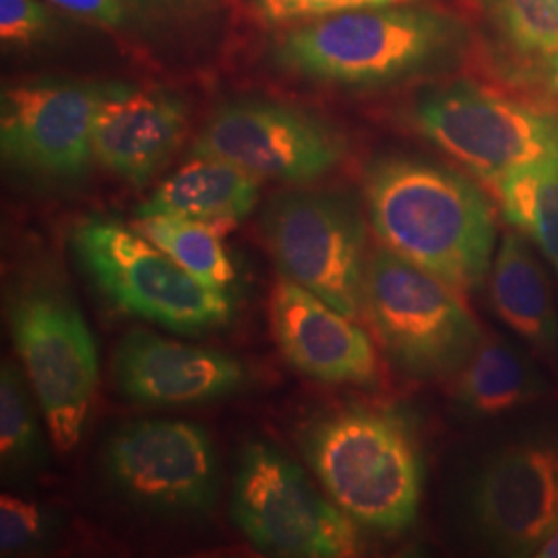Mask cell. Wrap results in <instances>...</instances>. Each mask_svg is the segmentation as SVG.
Returning <instances> with one entry per match:
<instances>
[{
    "mask_svg": "<svg viewBox=\"0 0 558 558\" xmlns=\"http://www.w3.org/2000/svg\"><path fill=\"white\" fill-rule=\"evenodd\" d=\"M538 557L542 558H558V530L557 534L550 538V542L539 550Z\"/></svg>",
    "mask_w": 558,
    "mask_h": 558,
    "instance_id": "83f0119b",
    "label": "cell"
},
{
    "mask_svg": "<svg viewBox=\"0 0 558 558\" xmlns=\"http://www.w3.org/2000/svg\"><path fill=\"white\" fill-rule=\"evenodd\" d=\"M463 40L451 15L418 7H379L299 23L279 36V66L308 80L373 87L447 59Z\"/></svg>",
    "mask_w": 558,
    "mask_h": 558,
    "instance_id": "277c9868",
    "label": "cell"
},
{
    "mask_svg": "<svg viewBox=\"0 0 558 558\" xmlns=\"http://www.w3.org/2000/svg\"><path fill=\"white\" fill-rule=\"evenodd\" d=\"M499 41L502 75L542 108L558 104V0H478Z\"/></svg>",
    "mask_w": 558,
    "mask_h": 558,
    "instance_id": "e0dca14e",
    "label": "cell"
},
{
    "mask_svg": "<svg viewBox=\"0 0 558 558\" xmlns=\"http://www.w3.org/2000/svg\"><path fill=\"white\" fill-rule=\"evenodd\" d=\"M189 112L177 94L110 81L94 119V158L124 182L143 186L174 156Z\"/></svg>",
    "mask_w": 558,
    "mask_h": 558,
    "instance_id": "2e32d148",
    "label": "cell"
},
{
    "mask_svg": "<svg viewBox=\"0 0 558 558\" xmlns=\"http://www.w3.org/2000/svg\"><path fill=\"white\" fill-rule=\"evenodd\" d=\"M112 379L120 396L137 405L180 408L239 393L248 373L220 350L131 329L114 350Z\"/></svg>",
    "mask_w": 558,
    "mask_h": 558,
    "instance_id": "5bb4252c",
    "label": "cell"
},
{
    "mask_svg": "<svg viewBox=\"0 0 558 558\" xmlns=\"http://www.w3.org/2000/svg\"><path fill=\"white\" fill-rule=\"evenodd\" d=\"M191 156L228 161L259 180L308 184L348 156L336 124L271 100L226 101L207 119Z\"/></svg>",
    "mask_w": 558,
    "mask_h": 558,
    "instance_id": "30bf717a",
    "label": "cell"
},
{
    "mask_svg": "<svg viewBox=\"0 0 558 558\" xmlns=\"http://www.w3.org/2000/svg\"><path fill=\"white\" fill-rule=\"evenodd\" d=\"M470 515L493 548L538 557L558 530V440H521L486 459L472 482Z\"/></svg>",
    "mask_w": 558,
    "mask_h": 558,
    "instance_id": "4fadbf2b",
    "label": "cell"
},
{
    "mask_svg": "<svg viewBox=\"0 0 558 558\" xmlns=\"http://www.w3.org/2000/svg\"><path fill=\"white\" fill-rule=\"evenodd\" d=\"M54 518L40 505L2 495L0 499V550L2 557L40 548L52 536Z\"/></svg>",
    "mask_w": 558,
    "mask_h": 558,
    "instance_id": "d4e9b609",
    "label": "cell"
},
{
    "mask_svg": "<svg viewBox=\"0 0 558 558\" xmlns=\"http://www.w3.org/2000/svg\"><path fill=\"white\" fill-rule=\"evenodd\" d=\"M83 274L122 315L182 336L218 331L234 319L230 290L205 286L133 226L92 216L69 234Z\"/></svg>",
    "mask_w": 558,
    "mask_h": 558,
    "instance_id": "5b68a950",
    "label": "cell"
},
{
    "mask_svg": "<svg viewBox=\"0 0 558 558\" xmlns=\"http://www.w3.org/2000/svg\"><path fill=\"white\" fill-rule=\"evenodd\" d=\"M133 228L205 286L216 290L232 288L236 269L221 242L223 234L216 228L168 216L135 218Z\"/></svg>",
    "mask_w": 558,
    "mask_h": 558,
    "instance_id": "7402d4cb",
    "label": "cell"
},
{
    "mask_svg": "<svg viewBox=\"0 0 558 558\" xmlns=\"http://www.w3.org/2000/svg\"><path fill=\"white\" fill-rule=\"evenodd\" d=\"M106 83L27 81L2 89L0 154L27 177L77 180L94 158V119Z\"/></svg>",
    "mask_w": 558,
    "mask_h": 558,
    "instance_id": "7c38bea8",
    "label": "cell"
},
{
    "mask_svg": "<svg viewBox=\"0 0 558 558\" xmlns=\"http://www.w3.org/2000/svg\"><path fill=\"white\" fill-rule=\"evenodd\" d=\"M500 211L558 274V160L539 161L490 184Z\"/></svg>",
    "mask_w": 558,
    "mask_h": 558,
    "instance_id": "44dd1931",
    "label": "cell"
},
{
    "mask_svg": "<svg viewBox=\"0 0 558 558\" xmlns=\"http://www.w3.org/2000/svg\"><path fill=\"white\" fill-rule=\"evenodd\" d=\"M260 197V180L228 161L191 156L174 174L143 201L137 218L168 216L199 221L228 234L253 214Z\"/></svg>",
    "mask_w": 558,
    "mask_h": 558,
    "instance_id": "ac0fdd59",
    "label": "cell"
},
{
    "mask_svg": "<svg viewBox=\"0 0 558 558\" xmlns=\"http://www.w3.org/2000/svg\"><path fill=\"white\" fill-rule=\"evenodd\" d=\"M488 286L495 313L521 341L544 354L558 350V313L550 279L532 242L521 232L500 236Z\"/></svg>",
    "mask_w": 558,
    "mask_h": 558,
    "instance_id": "d6986e66",
    "label": "cell"
},
{
    "mask_svg": "<svg viewBox=\"0 0 558 558\" xmlns=\"http://www.w3.org/2000/svg\"><path fill=\"white\" fill-rule=\"evenodd\" d=\"M300 447L327 497L359 525L401 532L418 518L424 463L403 416L366 405L339 408L311 420Z\"/></svg>",
    "mask_w": 558,
    "mask_h": 558,
    "instance_id": "7a4b0ae2",
    "label": "cell"
},
{
    "mask_svg": "<svg viewBox=\"0 0 558 558\" xmlns=\"http://www.w3.org/2000/svg\"><path fill=\"white\" fill-rule=\"evenodd\" d=\"M412 120L424 140L486 184L558 160V110L507 98L474 81L428 89Z\"/></svg>",
    "mask_w": 558,
    "mask_h": 558,
    "instance_id": "ba28073f",
    "label": "cell"
},
{
    "mask_svg": "<svg viewBox=\"0 0 558 558\" xmlns=\"http://www.w3.org/2000/svg\"><path fill=\"white\" fill-rule=\"evenodd\" d=\"M405 2L412 0H255L260 17L271 25H299L348 11L396 7Z\"/></svg>",
    "mask_w": 558,
    "mask_h": 558,
    "instance_id": "484cf974",
    "label": "cell"
},
{
    "mask_svg": "<svg viewBox=\"0 0 558 558\" xmlns=\"http://www.w3.org/2000/svg\"><path fill=\"white\" fill-rule=\"evenodd\" d=\"M48 23V11L38 0H0V38L7 44L38 40Z\"/></svg>",
    "mask_w": 558,
    "mask_h": 558,
    "instance_id": "4316f807",
    "label": "cell"
},
{
    "mask_svg": "<svg viewBox=\"0 0 558 558\" xmlns=\"http://www.w3.org/2000/svg\"><path fill=\"white\" fill-rule=\"evenodd\" d=\"M60 9L108 29H131L170 17L199 0H52Z\"/></svg>",
    "mask_w": 558,
    "mask_h": 558,
    "instance_id": "cb8c5ba5",
    "label": "cell"
},
{
    "mask_svg": "<svg viewBox=\"0 0 558 558\" xmlns=\"http://www.w3.org/2000/svg\"><path fill=\"white\" fill-rule=\"evenodd\" d=\"M32 385L17 366L2 360L0 368V459L9 474H29L46 463L40 418Z\"/></svg>",
    "mask_w": 558,
    "mask_h": 558,
    "instance_id": "603a6c76",
    "label": "cell"
},
{
    "mask_svg": "<svg viewBox=\"0 0 558 558\" xmlns=\"http://www.w3.org/2000/svg\"><path fill=\"white\" fill-rule=\"evenodd\" d=\"M546 389L538 364L518 341L482 336L478 348L456 373L453 401L470 418H497L538 401Z\"/></svg>",
    "mask_w": 558,
    "mask_h": 558,
    "instance_id": "ffe728a7",
    "label": "cell"
},
{
    "mask_svg": "<svg viewBox=\"0 0 558 558\" xmlns=\"http://www.w3.org/2000/svg\"><path fill=\"white\" fill-rule=\"evenodd\" d=\"M459 294L453 286L379 246L366 263L362 317L401 373L414 379L456 377L482 339Z\"/></svg>",
    "mask_w": 558,
    "mask_h": 558,
    "instance_id": "8992f818",
    "label": "cell"
},
{
    "mask_svg": "<svg viewBox=\"0 0 558 558\" xmlns=\"http://www.w3.org/2000/svg\"><path fill=\"white\" fill-rule=\"evenodd\" d=\"M104 470L124 499L158 513H205L218 497L216 447L184 420L122 426L106 445Z\"/></svg>",
    "mask_w": 558,
    "mask_h": 558,
    "instance_id": "8fae6325",
    "label": "cell"
},
{
    "mask_svg": "<svg viewBox=\"0 0 558 558\" xmlns=\"http://www.w3.org/2000/svg\"><path fill=\"white\" fill-rule=\"evenodd\" d=\"M364 203L380 246L459 292L488 278L497 220L472 180L435 161L383 156L364 172Z\"/></svg>",
    "mask_w": 558,
    "mask_h": 558,
    "instance_id": "6da1fadb",
    "label": "cell"
},
{
    "mask_svg": "<svg viewBox=\"0 0 558 558\" xmlns=\"http://www.w3.org/2000/svg\"><path fill=\"white\" fill-rule=\"evenodd\" d=\"M7 323L54 447L81 442L100 385L98 348L69 283L46 263L20 269L7 288Z\"/></svg>",
    "mask_w": 558,
    "mask_h": 558,
    "instance_id": "3957f363",
    "label": "cell"
},
{
    "mask_svg": "<svg viewBox=\"0 0 558 558\" xmlns=\"http://www.w3.org/2000/svg\"><path fill=\"white\" fill-rule=\"evenodd\" d=\"M260 234L286 278L359 319L368 263L366 221L336 191H281L260 214Z\"/></svg>",
    "mask_w": 558,
    "mask_h": 558,
    "instance_id": "9c48e42d",
    "label": "cell"
},
{
    "mask_svg": "<svg viewBox=\"0 0 558 558\" xmlns=\"http://www.w3.org/2000/svg\"><path fill=\"white\" fill-rule=\"evenodd\" d=\"M271 325L283 359L302 375L327 385H379V354L368 333L286 276L271 292Z\"/></svg>",
    "mask_w": 558,
    "mask_h": 558,
    "instance_id": "9a60e30c",
    "label": "cell"
},
{
    "mask_svg": "<svg viewBox=\"0 0 558 558\" xmlns=\"http://www.w3.org/2000/svg\"><path fill=\"white\" fill-rule=\"evenodd\" d=\"M230 513L257 550L271 557L345 558L360 553L359 523L265 440L240 451Z\"/></svg>",
    "mask_w": 558,
    "mask_h": 558,
    "instance_id": "52a82bcc",
    "label": "cell"
}]
</instances>
